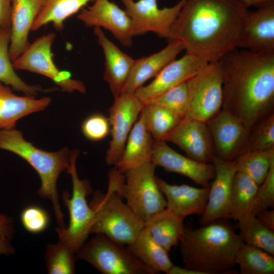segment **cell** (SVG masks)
<instances>
[{
	"label": "cell",
	"mask_w": 274,
	"mask_h": 274,
	"mask_svg": "<svg viewBox=\"0 0 274 274\" xmlns=\"http://www.w3.org/2000/svg\"><path fill=\"white\" fill-rule=\"evenodd\" d=\"M218 63L223 78L222 110L237 118L250 134L273 107L274 50L235 48Z\"/></svg>",
	"instance_id": "obj_1"
},
{
	"label": "cell",
	"mask_w": 274,
	"mask_h": 274,
	"mask_svg": "<svg viewBox=\"0 0 274 274\" xmlns=\"http://www.w3.org/2000/svg\"><path fill=\"white\" fill-rule=\"evenodd\" d=\"M248 9L241 0H186L171 40L180 41L186 53L217 62L237 48Z\"/></svg>",
	"instance_id": "obj_2"
},
{
	"label": "cell",
	"mask_w": 274,
	"mask_h": 274,
	"mask_svg": "<svg viewBox=\"0 0 274 274\" xmlns=\"http://www.w3.org/2000/svg\"><path fill=\"white\" fill-rule=\"evenodd\" d=\"M243 243L227 224L216 220L194 229L185 228L178 245L185 267L217 274L232 271Z\"/></svg>",
	"instance_id": "obj_3"
},
{
	"label": "cell",
	"mask_w": 274,
	"mask_h": 274,
	"mask_svg": "<svg viewBox=\"0 0 274 274\" xmlns=\"http://www.w3.org/2000/svg\"><path fill=\"white\" fill-rule=\"evenodd\" d=\"M108 178L106 192L96 191L89 203L95 215L90 234H102L127 246L143 230L144 222L122 200L123 173L114 166L110 170Z\"/></svg>",
	"instance_id": "obj_4"
},
{
	"label": "cell",
	"mask_w": 274,
	"mask_h": 274,
	"mask_svg": "<svg viewBox=\"0 0 274 274\" xmlns=\"http://www.w3.org/2000/svg\"><path fill=\"white\" fill-rule=\"evenodd\" d=\"M0 149L7 150L26 160L37 172L41 185L38 194L51 202L58 227H66L64 215L59 203L57 182L61 173L70 165V152L63 148L50 152L36 148L26 141L22 132L14 128L0 129Z\"/></svg>",
	"instance_id": "obj_5"
},
{
	"label": "cell",
	"mask_w": 274,
	"mask_h": 274,
	"mask_svg": "<svg viewBox=\"0 0 274 274\" xmlns=\"http://www.w3.org/2000/svg\"><path fill=\"white\" fill-rule=\"evenodd\" d=\"M78 150L70 152V165L67 170L72 180V194L62 195V200L69 213V223L65 228L57 227L55 231L59 239L66 243L76 252L86 242L94 219V212L87 203L86 197L92 191L86 180L79 179L76 168Z\"/></svg>",
	"instance_id": "obj_6"
},
{
	"label": "cell",
	"mask_w": 274,
	"mask_h": 274,
	"mask_svg": "<svg viewBox=\"0 0 274 274\" xmlns=\"http://www.w3.org/2000/svg\"><path fill=\"white\" fill-rule=\"evenodd\" d=\"M85 242L76 254L77 259L91 264L103 274H155L141 262L125 245L102 234Z\"/></svg>",
	"instance_id": "obj_7"
},
{
	"label": "cell",
	"mask_w": 274,
	"mask_h": 274,
	"mask_svg": "<svg viewBox=\"0 0 274 274\" xmlns=\"http://www.w3.org/2000/svg\"><path fill=\"white\" fill-rule=\"evenodd\" d=\"M152 161L125 171L122 196L134 213L144 222L166 208V199L155 175Z\"/></svg>",
	"instance_id": "obj_8"
},
{
	"label": "cell",
	"mask_w": 274,
	"mask_h": 274,
	"mask_svg": "<svg viewBox=\"0 0 274 274\" xmlns=\"http://www.w3.org/2000/svg\"><path fill=\"white\" fill-rule=\"evenodd\" d=\"M56 35L49 33L36 39L12 63L15 70H24L42 75L52 80L64 92L74 91L85 94L84 83L73 79L71 74L60 71L53 59L52 45Z\"/></svg>",
	"instance_id": "obj_9"
},
{
	"label": "cell",
	"mask_w": 274,
	"mask_h": 274,
	"mask_svg": "<svg viewBox=\"0 0 274 274\" xmlns=\"http://www.w3.org/2000/svg\"><path fill=\"white\" fill-rule=\"evenodd\" d=\"M186 82L189 102L185 117L207 122L222 106L223 78L218 62L209 63Z\"/></svg>",
	"instance_id": "obj_10"
},
{
	"label": "cell",
	"mask_w": 274,
	"mask_h": 274,
	"mask_svg": "<svg viewBox=\"0 0 274 274\" xmlns=\"http://www.w3.org/2000/svg\"><path fill=\"white\" fill-rule=\"evenodd\" d=\"M132 24L133 37L148 32L160 38L172 39L171 28L186 0H180L170 7L160 9L158 0H120Z\"/></svg>",
	"instance_id": "obj_11"
},
{
	"label": "cell",
	"mask_w": 274,
	"mask_h": 274,
	"mask_svg": "<svg viewBox=\"0 0 274 274\" xmlns=\"http://www.w3.org/2000/svg\"><path fill=\"white\" fill-rule=\"evenodd\" d=\"M144 104L135 93H122L114 97L109 110L111 140L107 151L106 161L115 166L124 150L128 136L138 120Z\"/></svg>",
	"instance_id": "obj_12"
},
{
	"label": "cell",
	"mask_w": 274,
	"mask_h": 274,
	"mask_svg": "<svg viewBox=\"0 0 274 274\" xmlns=\"http://www.w3.org/2000/svg\"><path fill=\"white\" fill-rule=\"evenodd\" d=\"M207 124L216 157L224 161H232L246 151L249 133L233 114L221 110L207 122Z\"/></svg>",
	"instance_id": "obj_13"
},
{
	"label": "cell",
	"mask_w": 274,
	"mask_h": 274,
	"mask_svg": "<svg viewBox=\"0 0 274 274\" xmlns=\"http://www.w3.org/2000/svg\"><path fill=\"white\" fill-rule=\"evenodd\" d=\"M77 18L85 26L108 30L125 47L132 45L131 20L125 11L113 2L95 0L91 6L83 8Z\"/></svg>",
	"instance_id": "obj_14"
},
{
	"label": "cell",
	"mask_w": 274,
	"mask_h": 274,
	"mask_svg": "<svg viewBox=\"0 0 274 274\" xmlns=\"http://www.w3.org/2000/svg\"><path fill=\"white\" fill-rule=\"evenodd\" d=\"M208 63L199 56L186 53L168 63L150 83L140 87L135 93L145 105L168 89L187 81Z\"/></svg>",
	"instance_id": "obj_15"
},
{
	"label": "cell",
	"mask_w": 274,
	"mask_h": 274,
	"mask_svg": "<svg viewBox=\"0 0 274 274\" xmlns=\"http://www.w3.org/2000/svg\"><path fill=\"white\" fill-rule=\"evenodd\" d=\"M197 161L212 163L215 156L211 135L206 122L184 117L164 138Z\"/></svg>",
	"instance_id": "obj_16"
},
{
	"label": "cell",
	"mask_w": 274,
	"mask_h": 274,
	"mask_svg": "<svg viewBox=\"0 0 274 274\" xmlns=\"http://www.w3.org/2000/svg\"><path fill=\"white\" fill-rule=\"evenodd\" d=\"M237 48L253 52L274 50V0L249 10Z\"/></svg>",
	"instance_id": "obj_17"
},
{
	"label": "cell",
	"mask_w": 274,
	"mask_h": 274,
	"mask_svg": "<svg viewBox=\"0 0 274 274\" xmlns=\"http://www.w3.org/2000/svg\"><path fill=\"white\" fill-rule=\"evenodd\" d=\"M151 161L166 171L184 176L201 187H209L215 176L213 164L197 161L169 147L164 141H155Z\"/></svg>",
	"instance_id": "obj_18"
},
{
	"label": "cell",
	"mask_w": 274,
	"mask_h": 274,
	"mask_svg": "<svg viewBox=\"0 0 274 274\" xmlns=\"http://www.w3.org/2000/svg\"><path fill=\"white\" fill-rule=\"evenodd\" d=\"M212 163L215 176L211 186L201 222L206 225L219 219L229 218V199L232 182L236 172L235 163L222 160L215 156Z\"/></svg>",
	"instance_id": "obj_19"
},
{
	"label": "cell",
	"mask_w": 274,
	"mask_h": 274,
	"mask_svg": "<svg viewBox=\"0 0 274 274\" xmlns=\"http://www.w3.org/2000/svg\"><path fill=\"white\" fill-rule=\"evenodd\" d=\"M158 187L166 201V208L185 218L192 215H201L206 207L209 187L197 188L186 184H168L156 176Z\"/></svg>",
	"instance_id": "obj_20"
},
{
	"label": "cell",
	"mask_w": 274,
	"mask_h": 274,
	"mask_svg": "<svg viewBox=\"0 0 274 274\" xmlns=\"http://www.w3.org/2000/svg\"><path fill=\"white\" fill-rule=\"evenodd\" d=\"M93 32L104 53V79L114 97H116L123 92L134 59L110 40L100 27H94Z\"/></svg>",
	"instance_id": "obj_21"
},
{
	"label": "cell",
	"mask_w": 274,
	"mask_h": 274,
	"mask_svg": "<svg viewBox=\"0 0 274 274\" xmlns=\"http://www.w3.org/2000/svg\"><path fill=\"white\" fill-rule=\"evenodd\" d=\"M42 0H11L9 54L12 62L29 46L28 35Z\"/></svg>",
	"instance_id": "obj_22"
},
{
	"label": "cell",
	"mask_w": 274,
	"mask_h": 274,
	"mask_svg": "<svg viewBox=\"0 0 274 274\" xmlns=\"http://www.w3.org/2000/svg\"><path fill=\"white\" fill-rule=\"evenodd\" d=\"M184 50L180 41L172 40L159 51L134 59L122 93H135L146 82L154 78L165 65L175 59Z\"/></svg>",
	"instance_id": "obj_23"
},
{
	"label": "cell",
	"mask_w": 274,
	"mask_h": 274,
	"mask_svg": "<svg viewBox=\"0 0 274 274\" xmlns=\"http://www.w3.org/2000/svg\"><path fill=\"white\" fill-rule=\"evenodd\" d=\"M154 141L143 108L128 136L122 155L115 167L124 173L128 169L151 161Z\"/></svg>",
	"instance_id": "obj_24"
},
{
	"label": "cell",
	"mask_w": 274,
	"mask_h": 274,
	"mask_svg": "<svg viewBox=\"0 0 274 274\" xmlns=\"http://www.w3.org/2000/svg\"><path fill=\"white\" fill-rule=\"evenodd\" d=\"M51 98L44 97L19 96L13 93L11 87L0 82V129L14 128L20 118L46 109Z\"/></svg>",
	"instance_id": "obj_25"
},
{
	"label": "cell",
	"mask_w": 274,
	"mask_h": 274,
	"mask_svg": "<svg viewBox=\"0 0 274 274\" xmlns=\"http://www.w3.org/2000/svg\"><path fill=\"white\" fill-rule=\"evenodd\" d=\"M184 219L166 208L144 222V228L157 244L169 252L182 237Z\"/></svg>",
	"instance_id": "obj_26"
},
{
	"label": "cell",
	"mask_w": 274,
	"mask_h": 274,
	"mask_svg": "<svg viewBox=\"0 0 274 274\" xmlns=\"http://www.w3.org/2000/svg\"><path fill=\"white\" fill-rule=\"evenodd\" d=\"M126 246L141 262L156 273L168 274L174 265L168 252L152 238L144 227L135 240Z\"/></svg>",
	"instance_id": "obj_27"
},
{
	"label": "cell",
	"mask_w": 274,
	"mask_h": 274,
	"mask_svg": "<svg viewBox=\"0 0 274 274\" xmlns=\"http://www.w3.org/2000/svg\"><path fill=\"white\" fill-rule=\"evenodd\" d=\"M95 0H42L39 13L31 30L36 31L42 26L52 23L57 31L63 29L66 19L80 11L89 3Z\"/></svg>",
	"instance_id": "obj_28"
},
{
	"label": "cell",
	"mask_w": 274,
	"mask_h": 274,
	"mask_svg": "<svg viewBox=\"0 0 274 274\" xmlns=\"http://www.w3.org/2000/svg\"><path fill=\"white\" fill-rule=\"evenodd\" d=\"M258 186L244 173H235L230 195L229 218L237 221L241 216L250 212Z\"/></svg>",
	"instance_id": "obj_29"
},
{
	"label": "cell",
	"mask_w": 274,
	"mask_h": 274,
	"mask_svg": "<svg viewBox=\"0 0 274 274\" xmlns=\"http://www.w3.org/2000/svg\"><path fill=\"white\" fill-rule=\"evenodd\" d=\"M10 35V31L0 27V82L27 96L34 97L38 92L46 91L39 85L26 84L16 73L9 54Z\"/></svg>",
	"instance_id": "obj_30"
},
{
	"label": "cell",
	"mask_w": 274,
	"mask_h": 274,
	"mask_svg": "<svg viewBox=\"0 0 274 274\" xmlns=\"http://www.w3.org/2000/svg\"><path fill=\"white\" fill-rule=\"evenodd\" d=\"M237 221L238 235L244 243L262 249L274 256V231L265 226L250 212L241 216Z\"/></svg>",
	"instance_id": "obj_31"
},
{
	"label": "cell",
	"mask_w": 274,
	"mask_h": 274,
	"mask_svg": "<svg viewBox=\"0 0 274 274\" xmlns=\"http://www.w3.org/2000/svg\"><path fill=\"white\" fill-rule=\"evenodd\" d=\"M235 263L241 274H273L274 257L260 248L243 243L238 249Z\"/></svg>",
	"instance_id": "obj_32"
},
{
	"label": "cell",
	"mask_w": 274,
	"mask_h": 274,
	"mask_svg": "<svg viewBox=\"0 0 274 274\" xmlns=\"http://www.w3.org/2000/svg\"><path fill=\"white\" fill-rule=\"evenodd\" d=\"M234 161L236 172L244 173L259 185L265 178L274 161V149L246 151Z\"/></svg>",
	"instance_id": "obj_33"
},
{
	"label": "cell",
	"mask_w": 274,
	"mask_h": 274,
	"mask_svg": "<svg viewBox=\"0 0 274 274\" xmlns=\"http://www.w3.org/2000/svg\"><path fill=\"white\" fill-rule=\"evenodd\" d=\"M147 122L154 141H164L166 136L184 118L173 111L156 105H144Z\"/></svg>",
	"instance_id": "obj_34"
},
{
	"label": "cell",
	"mask_w": 274,
	"mask_h": 274,
	"mask_svg": "<svg viewBox=\"0 0 274 274\" xmlns=\"http://www.w3.org/2000/svg\"><path fill=\"white\" fill-rule=\"evenodd\" d=\"M76 252L64 241L59 239L48 245L45 254L47 271L49 274L76 272Z\"/></svg>",
	"instance_id": "obj_35"
},
{
	"label": "cell",
	"mask_w": 274,
	"mask_h": 274,
	"mask_svg": "<svg viewBox=\"0 0 274 274\" xmlns=\"http://www.w3.org/2000/svg\"><path fill=\"white\" fill-rule=\"evenodd\" d=\"M186 82L168 89L148 103L166 108L182 118H184L189 102L188 90Z\"/></svg>",
	"instance_id": "obj_36"
},
{
	"label": "cell",
	"mask_w": 274,
	"mask_h": 274,
	"mask_svg": "<svg viewBox=\"0 0 274 274\" xmlns=\"http://www.w3.org/2000/svg\"><path fill=\"white\" fill-rule=\"evenodd\" d=\"M274 149V114L258 123L251 131L246 151Z\"/></svg>",
	"instance_id": "obj_37"
},
{
	"label": "cell",
	"mask_w": 274,
	"mask_h": 274,
	"mask_svg": "<svg viewBox=\"0 0 274 274\" xmlns=\"http://www.w3.org/2000/svg\"><path fill=\"white\" fill-rule=\"evenodd\" d=\"M274 206V161L263 180L258 186L250 212L256 215L258 213Z\"/></svg>",
	"instance_id": "obj_38"
},
{
	"label": "cell",
	"mask_w": 274,
	"mask_h": 274,
	"mask_svg": "<svg viewBox=\"0 0 274 274\" xmlns=\"http://www.w3.org/2000/svg\"><path fill=\"white\" fill-rule=\"evenodd\" d=\"M23 227L28 232L39 233L45 231L50 223L48 212L42 207L29 206L23 209L20 214Z\"/></svg>",
	"instance_id": "obj_39"
},
{
	"label": "cell",
	"mask_w": 274,
	"mask_h": 274,
	"mask_svg": "<svg viewBox=\"0 0 274 274\" xmlns=\"http://www.w3.org/2000/svg\"><path fill=\"white\" fill-rule=\"evenodd\" d=\"M81 131L84 136L91 141H99L110 132V124L108 118L99 113L93 114L83 121Z\"/></svg>",
	"instance_id": "obj_40"
},
{
	"label": "cell",
	"mask_w": 274,
	"mask_h": 274,
	"mask_svg": "<svg viewBox=\"0 0 274 274\" xmlns=\"http://www.w3.org/2000/svg\"><path fill=\"white\" fill-rule=\"evenodd\" d=\"M11 0H0V27L10 31Z\"/></svg>",
	"instance_id": "obj_41"
},
{
	"label": "cell",
	"mask_w": 274,
	"mask_h": 274,
	"mask_svg": "<svg viewBox=\"0 0 274 274\" xmlns=\"http://www.w3.org/2000/svg\"><path fill=\"white\" fill-rule=\"evenodd\" d=\"M14 233L13 219L10 216L0 212V234L12 239Z\"/></svg>",
	"instance_id": "obj_42"
},
{
	"label": "cell",
	"mask_w": 274,
	"mask_h": 274,
	"mask_svg": "<svg viewBox=\"0 0 274 274\" xmlns=\"http://www.w3.org/2000/svg\"><path fill=\"white\" fill-rule=\"evenodd\" d=\"M257 219L265 226L274 231V210L266 209L255 215Z\"/></svg>",
	"instance_id": "obj_43"
},
{
	"label": "cell",
	"mask_w": 274,
	"mask_h": 274,
	"mask_svg": "<svg viewBox=\"0 0 274 274\" xmlns=\"http://www.w3.org/2000/svg\"><path fill=\"white\" fill-rule=\"evenodd\" d=\"M10 238L0 234V255L11 256L15 253V250Z\"/></svg>",
	"instance_id": "obj_44"
},
{
	"label": "cell",
	"mask_w": 274,
	"mask_h": 274,
	"mask_svg": "<svg viewBox=\"0 0 274 274\" xmlns=\"http://www.w3.org/2000/svg\"><path fill=\"white\" fill-rule=\"evenodd\" d=\"M168 274H201L200 272L195 270L189 269L184 266L181 267L180 266L175 265L174 264L172 267L168 272Z\"/></svg>",
	"instance_id": "obj_45"
},
{
	"label": "cell",
	"mask_w": 274,
	"mask_h": 274,
	"mask_svg": "<svg viewBox=\"0 0 274 274\" xmlns=\"http://www.w3.org/2000/svg\"><path fill=\"white\" fill-rule=\"evenodd\" d=\"M249 8L250 7H259L272 0H241Z\"/></svg>",
	"instance_id": "obj_46"
}]
</instances>
